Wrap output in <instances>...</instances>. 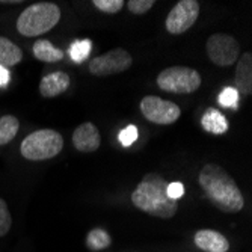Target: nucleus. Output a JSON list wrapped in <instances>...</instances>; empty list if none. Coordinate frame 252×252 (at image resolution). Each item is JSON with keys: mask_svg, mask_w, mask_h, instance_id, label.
Here are the masks:
<instances>
[{"mask_svg": "<svg viewBox=\"0 0 252 252\" xmlns=\"http://www.w3.org/2000/svg\"><path fill=\"white\" fill-rule=\"evenodd\" d=\"M73 144L74 148L80 153H93L98 150L101 144V136L98 128L93 123L80 124L73 133Z\"/></svg>", "mask_w": 252, "mask_h": 252, "instance_id": "9d476101", "label": "nucleus"}, {"mask_svg": "<svg viewBox=\"0 0 252 252\" xmlns=\"http://www.w3.org/2000/svg\"><path fill=\"white\" fill-rule=\"evenodd\" d=\"M133 58L124 49H113L89 62V73L97 77H107L110 74L123 73L131 66Z\"/></svg>", "mask_w": 252, "mask_h": 252, "instance_id": "0eeeda50", "label": "nucleus"}, {"mask_svg": "<svg viewBox=\"0 0 252 252\" xmlns=\"http://www.w3.org/2000/svg\"><path fill=\"white\" fill-rule=\"evenodd\" d=\"M23 59V52L17 44L5 36H0V66L8 68L20 63Z\"/></svg>", "mask_w": 252, "mask_h": 252, "instance_id": "2eb2a0df", "label": "nucleus"}, {"mask_svg": "<svg viewBox=\"0 0 252 252\" xmlns=\"http://www.w3.org/2000/svg\"><path fill=\"white\" fill-rule=\"evenodd\" d=\"M93 3L95 5L97 9H100L101 12H106V14H117L126 5L123 0H94Z\"/></svg>", "mask_w": 252, "mask_h": 252, "instance_id": "4be33fe9", "label": "nucleus"}, {"mask_svg": "<svg viewBox=\"0 0 252 252\" xmlns=\"http://www.w3.org/2000/svg\"><path fill=\"white\" fill-rule=\"evenodd\" d=\"M205 50L210 61L219 66L234 65L240 56L239 41L226 33H213L205 44Z\"/></svg>", "mask_w": 252, "mask_h": 252, "instance_id": "423d86ee", "label": "nucleus"}, {"mask_svg": "<svg viewBox=\"0 0 252 252\" xmlns=\"http://www.w3.org/2000/svg\"><path fill=\"white\" fill-rule=\"evenodd\" d=\"M154 5H156L154 0H130V2L127 3V8H128L130 12H133L134 15H144V14H147Z\"/></svg>", "mask_w": 252, "mask_h": 252, "instance_id": "5701e85b", "label": "nucleus"}, {"mask_svg": "<svg viewBox=\"0 0 252 252\" xmlns=\"http://www.w3.org/2000/svg\"><path fill=\"white\" fill-rule=\"evenodd\" d=\"M136 139H137V128H136V126H127L120 133V142H121L123 147L133 145Z\"/></svg>", "mask_w": 252, "mask_h": 252, "instance_id": "b1692460", "label": "nucleus"}, {"mask_svg": "<svg viewBox=\"0 0 252 252\" xmlns=\"http://www.w3.org/2000/svg\"><path fill=\"white\" fill-rule=\"evenodd\" d=\"M61 20V9L50 2H38L28 6L17 20V31L23 36H39L52 31Z\"/></svg>", "mask_w": 252, "mask_h": 252, "instance_id": "7ed1b4c3", "label": "nucleus"}, {"mask_svg": "<svg viewBox=\"0 0 252 252\" xmlns=\"http://www.w3.org/2000/svg\"><path fill=\"white\" fill-rule=\"evenodd\" d=\"M91 47H93V42L89 39H80V41H74L70 45V58L76 62V63H82L89 58L91 53Z\"/></svg>", "mask_w": 252, "mask_h": 252, "instance_id": "6ab92c4d", "label": "nucleus"}, {"mask_svg": "<svg viewBox=\"0 0 252 252\" xmlns=\"http://www.w3.org/2000/svg\"><path fill=\"white\" fill-rule=\"evenodd\" d=\"M141 112L150 123L158 126H169L175 123L181 115V110L175 103L156 95H147L142 98Z\"/></svg>", "mask_w": 252, "mask_h": 252, "instance_id": "6e6552de", "label": "nucleus"}, {"mask_svg": "<svg viewBox=\"0 0 252 252\" xmlns=\"http://www.w3.org/2000/svg\"><path fill=\"white\" fill-rule=\"evenodd\" d=\"M195 245L205 252H228L230 242L225 236L213 230H199L193 237Z\"/></svg>", "mask_w": 252, "mask_h": 252, "instance_id": "9b49d317", "label": "nucleus"}, {"mask_svg": "<svg viewBox=\"0 0 252 252\" xmlns=\"http://www.w3.org/2000/svg\"><path fill=\"white\" fill-rule=\"evenodd\" d=\"M157 86L172 94H190L199 89L201 74L190 66H169L158 74Z\"/></svg>", "mask_w": 252, "mask_h": 252, "instance_id": "39448f33", "label": "nucleus"}, {"mask_svg": "<svg viewBox=\"0 0 252 252\" xmlns=\"http://www.w3.org/2000/svg\"><path fill=\"white\" fill-rule=\"evenodd\" d=\"M33 56L42 62H59L63 58L62 50L56 49L49 39H38L33 44Z\"/></svg>", "mask_w": 252, "mask_h": 252, "instance_id": "dca6fc26", "label": "nucleus"}, {"mask_svg": "<svg viewBox=\"0 0 252 252\" xmlns=\"http://www.w3.org/2000/svg\"><path fill=\"white\" fill-rule=\"evenodd\" d=\"M218 101L223 107L237 109V106H239V93H237V89L236 88H231V86L225 88L222 93L219 94Z\"/></svg>", "mask_w": 252, "mask_h": 252, "instance_id": "aec40b11", "label": "nucleus"}, {"mask_svg": "<svg viewBox=\"0 0 252 252\" xmlns=\"http://www.w3.org/2000/svg\"><path fill=\"white\" fill-rule=\"evenodd\" d=\"M234 85L239 94L249 95L252 93V53L251 52L243 53L237 62Z\"/></svg>", "mask_w": 252, "mask_h": 252, "instance_id": "ddd939ff", "label": "nucleus"}, {"mask_svg": "<svg viewBox=\"0 0 252 252\" xmlns=\"http://www.w3.org/2000/svg\"><path fill=\"white\" fill-rule=\"evenodd\" d=\"M11 225H12V218H11L9 209L6 202L0 198V237H3L5 234L9 233Z\"/></svg>", "mask_w": 252, "mask_h": 252, "instance_id": "412c9836", "label": "nucleus"}, {"mask_svg": "<svg viewBox=\"0 0 252 252\" xmlns=\"http://www.w3.org/2000/svg\"><path fill=\"white\" fill-rule=\"evenodd\" d=\"M63 147V139L61 133L52 128H42L31 133L21 142L20 151L21 156L32 160V162H41L56 157Z\"/></svg>", "mask_w": 252, "mask_h": 252, "instance_id": "20e7f679", "label": "nucleus"}, {"mask_svg": "<svg viewBox=\"0 0 252 252\" xmlns=\"http://www.w3.org/2000/svg\"><path fill=\"white\" fill-rule=\"evenodd\" d=\"M110 236L101 230V228H95V230H91L86 236V248L93 252H98L110 246Z\"/></svg>", "mask_w": 252, "mask_h": 252, "instance_id": "a211bd4d", "label": "nucleus"}, {"mask_svg": "<svg viewBox=\"0 0 252 252\" xmlns=\"http://www.w3.org/2000/svg\"><path fill=\"white\" fill-rule=\"evenodd\" d=\"M9 83V71L8 68L0 66V88H3Z\"/></svg>", "mask_w": 252, "mask_h": 252, "instance_id": "a878e982", "label": "nucleus"}, {"mask_svg": "<svg viewBox=\"0 0 252 252\" xmlns=\"http://www.w3.org/2000/svg\"><path fill=\"white\" fill-rule=\"evenodd\" d=\"M199 186L216 209L225 213H239L243 210L245 198L236 181L222 166L207 163L199 172Z\"/></svg>", "mask_w": 252, "mask_h": 252, "instance_id": "f257e3e1", "label": "nucleus"}, {"mask_svg": "<svg viewBox=\"0 0 252 252\" xmlns=\"http://www.w3.org/2000/svg\"><path fill=\"white\" fill-rule=\"evenodd\" d=\"M201 126L205 131L213 134H223L228 130V121L223 113L215 107H209L201 118Z\"/></svg>", "mask_w": 252, "mask_h": 252, "instance_id": "4468645a", "label": "nucleus"}, {"mask_svg": "<svg viewBox=\"0 0 252 252\" xmlns=\"http://www.w3.org/2000/svg\"><path fill=\"white\" fill-rule=\"evenodd\" d=\"M71 83V79L63 71H55L52 74L44 76L39 83V93L45 98H53L61 95L68 89Z\"/></svg>", "mask_w": 252, "mask_h": 252, "instance_id": "f8f14e48", "label": "nucleus"}, {"mask_svg": "<svg viewBox=\"0 0 252 252\" xmlns=\"http://www.w3.org/2000/svg\"><path fill=\"white\" fill-rule=\"evenodd\" d=\"M166 193L171 199L174 201H178L183 195H185V186H183V183H169L168 185V189H166Z\"/></svg>", "mask_w": 252, "mask_h": 252, "instance_id": "393cba45", "label": "nucleus"}, {"mask_svg": "<svg viewBox=\"0 0 252 252\" xmlns=\"http://www.w3.org/2000/svg\"><path fill=\"white\" fill-rule=\"evenodd\" d=\"M199 15V3L196 0H181L166 17V31L172 35L188 32Z\"/></svg>", "mask_w": 252, "mask_h": 252, "instance_id": "1a4fd4ad", "label": "nucleus"}, {"mask_svg": "<svg viewBox=\"0 0 252 252\" xmlns=\"http://www.w3.org/2000/svg\"><path fill=\"white\" fill-rule=\"evenodd\" d=\"M20 123L12 115H5L0 118V145L9 144L18 133Z\"/></svg>", "mask_w": 252, "mask_h": 252, "instance_id": "f3484780", "label": "nucleus"}, {"mask_svg": "<svg viewBox=\"0 0 252 252\" xmlns=\"http://www.w3.org/2000/svg\"><path fill=\"white\" fill-rule=\"evenodd\" d=\"M169 183L156 172L147 174L131 193V202L137 209L162 219H171L178 210V201L168 196Z\"/></svg>", "mask_w": 252, "mask_h": 252, "instance_id": "f03ea898", "label": "nucleus"}]
</instances>
